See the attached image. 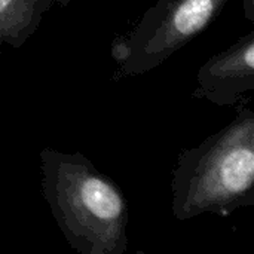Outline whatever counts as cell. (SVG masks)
Masks as SVG:
<instances>
[{
  "mask_svg": "<svg viewBox=\"0 0 254 254\" xmlns=\"http://www.w3.org/2000/svg\"><path fill=\"white\" fill-rule=\"evenodd\" d=\"M40 188L67 244L80 254L128 252V201L118 183L82 155L40 150Z\"/></svg>",
  "mask_w": 254,
  "mask_h": 254,
  "instance_id": "1",
  "label": "cell"
},
{
  "mask_svg": "<svg viewBox=\"0 0 254 254\" xmlns=\"http://www.w3.org/2000/svg\"><path fill=\"white\" fill-rule=\"evenodd\" d=\"M252 98L235 118L195 147L182 149L171 177V213L186 222L201 214L228 217L254 205V112Z\"/></svg>",
  "mask_w": 254,
  "mask_h": 254,
  "instance_id": "2",
  "label": "cell"
},
{
  "mask_svg": "<svg viewBox=\"0 0 254 254\" xmlns=\"http://www.w3.org/2000/svg\"><path fill=\"white\" fill-rule=\"evenodd\" d=\"M231 0H158L127 34L116 37L113 80L141 76L204 33Z\"/></svg>",
  "mask_w": 254,
  "mask_h": 254,
  "instance_id": "3",
  "label": "cell"
},
{
  "mask_svg": "<svg viewBox=\"0 0 254 254\" xmlns=\"http://www.w3.org/2000/svg\"><path fill=\"white\" fill-rule=\"evenodd\" d=\"M253 89L254 30H250L199 67L192 97L216 106H237Z\"/></svg>",
  "mask_w": 254,
  "mask_h": 254,
  "instance_id": "4",
  "label": "cell"
},
{
  "mask_svg": "<svg viewBox=\"0 0 254 254\" xmlns=\"http://www.w3.org/2000/svg\"><path fill=\"white\" fill-rule=\"evenodd\" d=\"M54 6L55 0H0V54L3 45L21 48Z\"/></svg>",
  "mask_w": 254,
  "mask_h": 254,
  "instance_id": "5",
  "label": "cell"
},
{
  "mask_svg": "<svg viewBox=\"0 0 254 254\" xmlns=\"http://www.w3.org/2000/svg\"><path fill=\"white\" fill-rule=\"evenodd\" d=\"M243 9H244L246 18L254 22V0H243Z\"/></svg>",
  "mask_w": 254,
  "mask_h": 254,
  "instance_id": "6",
  "label": "cell"
},
{
  "mask_svg": "<svg viewBox=\"0 0 254 254\" xmlns=\"http://www.w3.org/2000/svg\"><path fill=\"white\" fill-rule=\"evenodd\" d=\"M70 1H71V0H55V4H58V6H63V7H64V6H67Z\"/></svg>",
  "mask_w": 254,
  "mask_h": 254,
  "instance_id": "7",
  "label": "cell"
}]
</instances>
